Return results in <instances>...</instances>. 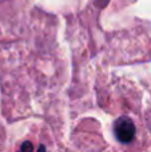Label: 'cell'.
Masks as SVG:
<instances>
[{
  "instance_id": "6da1fadb",
  "label": "cell",
  "mask_w": 151,
  "mask_h": 152,
  "mask_svg": "<svg viewBox=\"0 0 151 152\" xmlns=\"http://www.w3.org/2000/svg\"><path fill=\"white\" fill-rule=\"evenodd\" d=\"M114 132H115V136L117 139L119 140L120 143H130L131 140L134 139L135 136V126L134 123L131 121V119L128 118H120L115 121L114 124Z\"/></svg>"
},
{
  "instance_id": "7a4b0ae2",
  "label": "cell",
  "mask_w": 151,
  "mask_h": 152,
  "mask_svg": "<svg viewBox=\"0 0 151 152\" xmlns=\"http://www.w3.org/2000/svg\"><path fill=\"white\" fill-rule=\"evenodd\" d=\"M21 152H35L34 145L29 144V143H26V144L21 147Z\"/></svg>"
}]
</instances>
